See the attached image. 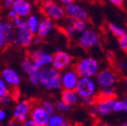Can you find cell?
<instances>
[{
    "label": "cell",
    "mask_w": 127,
    "mask_h": 126,
    "mask_svg": "<svg viewBox=\"0 0 127 126\" xmlns=\"http://www.w3.org/2000/svg\"><path fill=\"white\" fill-rule=\"evenodd\" d=\"M40 85L50 91H58L62 87L61 72L49 66L41 70L40 72Z\"/></svg>",
    "instance_id": "1"
},
{
    "label": "cell",
    "mask_w": 127,
    "mask_h": 126,
    "mask_svg": "<svg viewBox=\"0 0 127 126\" xmlns=\"http://www.w3.org/2000/svg\"><path fill=\"white\" fill-rule=\"evenodd\" d=\"M75 70L80 78L93 79L99 72V63L94 57H84L76 63Z\"/></svg>",
    "instance_id": "2"
},
{
    "label": "cell",
    "mask_w": 127,
    "mask_h": 126,
    "mask_svg": "<svg viewBox=\"0 0 127 126\" xmlns=\"http://www.w3.org/2000/svg\"><path fill=\"white\" fill-rule=\"evenodd\" d=\"M34 34L28 28L27 20L22 19L21 24L20 25V27L16 28L15 41H14L13 44L17 46L28 47L34 42Z\"/></svg>",
    "instance_id": "3"
},
{
    "label": "cell",
    "mask_w": 127,
    "mask_h": 126,
    "mask_svg": "<svg viewBox=\"0 0 127 126\" xmlns=\"http://www.w3.org/2000/svg\"><path fill=\"white\" fill-rule=\"evenodd\" d=\"M42 13L45 18L52 21H59L65 16L64 7L53 1H44L42 3Z\"/></svg>",
    "instance_id": "4"
},
{
    "label": "cell",
    "mask_w": 127,
    "mask_h": 126,
    "mask_svg": "<svg viewBox=\"0 0 127 126\" xmlns=\"http://www.w3.org/2000/svg\"><path fill=\"white\" fill-rule=\"evenodd\" d=\"M75 91L79 98H94L97 93V84L94 79L80 78Z\"/></svg>",
    "instance_id": "5"
},
{
    "label": "cell",
    "mask_w": 127,
    "mask_h": 126,
    "mask_svg": "<svg viewBox=\"0 0 127 126\" xmlns=\"http://www.w3.org/2000/svg\"><path fill=\"white\" fill-rule=\"evenodd\" d=\"M29 58L32 60L34 66L42 70L51 65L53 56L43 49H37L30 53Z\"/></svg>",
    "instance_id": "6"
},
{
    "label": "cell",
    "mask_w": 127,
    "mask_h": 126,
    "mask_svg": "<svg viewBox=\"0 0 127 126\" xmlns=\"http://www.w3.org/2000/svg\"><path fill=\"white\" fill-rule=\"evenodd\" d=\"M79 75L75 69L70 68L61 72V84L64 90L75 91L79 81Z\"/></svg>",
    "instance_id": "7"
},
{
    "label": "cell",
    "mask_w": 127,
    "mask_h": 126,
    "mask_svg": "<svg viewBox=\"0 0 127 126\" xmlns=\"http://www.w3.org/2000/svg\"><path fill=\"white\" fill-rule=\"evenodd\" d=\"M79 46L85 49H90L99 44V37L97 33L92 29H87L79 35L78 39Z\"/></svg>",
    "instance_id": "8"
},
{
    "label": "cell",
    "mask_w": 127,
    "mask_h": 126,
    "mask_svg": "<svg viewBox=\"0 0 127 126\" xmlns=\"http://www.w3.org/2000/svg\"><path fill=\"white\" fill-rule=\"evenodd\" d=\"M71 63V57L69 53L63 50L56 52L53 55L51 66L54 69L58 70L61 72V71H64L68 68Z\"/></svg>",
    "instance_id": "9"
},
{
    "label": "cell",
    "mask_w": 127,
    "mask_h": 126,
    "mask_svg": "<svg viewBox=\"0 0 127 126\" xmlns=\"http://www.w3.org/2000/svg\"><path fill=\"white\" fill-rule=\"evenodd\" d=\"M64 7L65 15L73 20H84L87 21L88 19V14L83 7L78 4L77 3L72 2Z\"/></svg>",
    "instance_id": "10"
},
{
    "label": "cell",
    "mask_w": 127,
    "mask_h": 126,
    "mask_svg": "<svg viewBox=\"0 0 127 126\" xmlns=\"http://www.w3.org/2000/svg\"><path fill=\"white\" fill-rule=\"evenodd\" d=\"M32 109L31 103L28 100H20L13 110V120L18 123H24L28 119Z\"/></svg>",
    "instance_id": "11"
},
{
    "label": "cell",
    "mask_w": 127,
    "mask_h": 126,
    "mask_svg": "<svg viewBox=\"0 0 127 126\" xmlns=\"http://www.w3.org/2000/svg\"><path fill=\"white\" fill-rule=\"evenodd\" d=\"M95 82L100 87H101V89L113 87L117 82V76L113 71L109 70H103L99 71L95 76Z\"/></svg>",
    "instance_id": "12"
},
{
    "label": "cell",
    "mask_w": 127,
    "mask_h": 126,
    "mask_svg": "<svg viewBox=\"0 0 127 126\" xmlns=\"http://www.w3.org/2000/svg\"><path fill=\"white\" fill-rule=\"evenodd\" d=\"M30 117L39 126H47L50 116L42 107V105H35L32 107Z\"/></svg>",
    "instance_id": "13"
},
{
    "label": "cell",
    "mask_w": 127,
    "mask_h": 126,
    "mask_svg": "<svg viewBox=\"0 0 127 126\" xmlns=\"http://www.w3.org/2000/svg\"><path fill=\"white\" fill-rule=\"evenodd\" d=\"M12 9L15 11L18 17L20 19L29 17V14L32 11V5L28 1L26 0H14Z\"/></svg>",
    "instance_id": "14"
},
{
    "label": "cell",
    "mask_w": 127,
    "mask_h": 126,
    "mask_svg": "<svg viewBox=\"0 0 127 126\" xmlns=\"http://www.w3.org/2000/svg\"><path fill=\"white\" fill-rule=\"evenodd\" d=\"M1 78L9 87H17L20 83V76L12 68H5L1 72Z\"/></svg>",
    "instance_id": "15"
},
{
    "label": "cell",
    "mask_w": 127,
    "mask_h": 126,
    "mask_svg": "<svg viewBox=\"0 0 127 126\" xmlns=\"http://www.w3.org/2000/svg\"><path fill=\"white\" fill-rule=\"evenodd\" d=\"M115 102V99H98V100L95 101V105L97 107L98 113L100 116H105L109 115L113 111V105Z\"/></svg>",
    "instance_id": "16"
},
{
    "label": "cell",
    "mask_w": 127,
    "mask_h": 126,
    "mask_svg": "<svg viewBox=\"0 0 127 126\" xmlns=\"http://www.w3.org/2000/svg\"><path fill=\"white\" fill-rule=\"evenodd\" d=\"M1 33L5 40L6 45H11L14 43L15 41V34H16V29L13 24L11 21L4 22L3 24V28L1 29Z\"/></svg>",
    "instance_id": "17"
},
{
    "label": "cell",
    "mask_w": 127,
    "mask_h": 126,
    "mask_svg": "<svg viewBox=\"0 0 127 126\" xmlns=\"http://www.w3.org/2000/svg\"><path fill=\"white\" fill-rule=\"evenodd\" d=\"M53 21L47 18H43L41 20L39 24V28H38L36 35L39 36L40 38H45L47 37L53 29Z\"/></svg>",
    "instance_id": "18"
},
{
    "label": "cell",
    "mask_w": 127,
    "mask_h": 126,
    "mask_svg": "<svg viewBox=\"0 0 127 126\" xmlns=\"http://www.w3.org/2000/svg\"><path fill=\"white\" fill-rule=\"evenodd\" d=\"M61 100L66 103L69 107L75 106L79 101H80V98L76 93V91L64 90L61 94Z\"/></svg>",
    "instance_id": "19"
},
{
    "label": "cell",
    "mask_w": 127,
    "mask_h": 126,
    "mask_svg": "<svg viewBox=\"0 0 127 126\" xmlns=\"http://www.w3.org/2000/svg\"><path fill=\"white\" fill-rule=\"evenodd\" d=\"M40 72H41V69L33 64V67L27 73L30 82L34 86L40 85Z\"/></svg>",
    "instance_id": "20"
},
{
    "label": "cell",
    "mask_w": 127,
    "mask_h": 126,
    "mask_svg": "<svg viewBox=\"0 0 127 126\" xmlns=\"http://www.w3.org/2000/svg\"><path fill=\"white\" fill-rule=\"evenodd\" d=\"M27 21H28L29 30L34 33V34H36L38 28H39L40 21H41V20H39V18H38L36 15H30L29 17H28V19H27Z\"/></svg>",
    "instance_id": "21"
},
{
    "label": "cell",
    "mask_w": 127,
    "mask_h": 126,
    "mask_svg": "<svg viewBox=\"0 0 127 126\" xmlns=\"http://www.w3.org/2000/svg\"><path fill=\"white\" fill-rule=\"evenodd\" d=\"M65 123V117L63 115L54 114L50 116L47 126H61Z\"/></svg>",
    "instance_id": "22"
},
{
    "label": "cell",
    "mask_w": 127,
    "mask_h": 126,
    "mask_svg": "<svg viewBox=\"0 0 127 126\" xmlns=\"http://www.w3.org/2000/svg\"><path fill=\"white\" fill-rule=\"evenodd\" d=\"M108 28H109V30L110 31V33H112L113 35H115L116 37L118 38V39L121 38L122 36H124L125 33H126L125 30L123 28H121V27H119L118 25H116V24H114V23H109Z\"/></svg>",
    "instance_id": "23"
},
{
    "label": "cell",
    "mask_w": 127,
    "mask_h": 126,
    "mask_svg": "<svg viewBox=\"0 0 127 126\" xmlns=\"http://www.w3.org/2000/svg\"><path fill=\"white\" fill-rule=\"evenodd\" d=\"M113 111L117 113L127 112V100L125 99L115 100L113 105Z\"/></svg>",
    "instance_id": "24"
},
{
    "label": "cell",
    "mask_w": 127,
    "mask_h": 126,
    "mask_svg": "<svg viewBox=\"0 0 127 126\" xmlns=\"http://www.w3.org/2000/svg\"><path fill=\"white\" fill-rule=\"evenodd\" d=\"M116 96V91L114 87H107L102 88L99 94V99H114Z\"/></svg>",
    "instance_id": "25"
},
{
    "label": "cell",
    "mask_w": 127,
    "mask_h": 126,
    "mask_svg": "<svg viewBox=\"0 0 127 126\" xmlns=\"http://www.w3.org/2000/svg\"><path fill=\"white\" fill-rule=\"evenodd\" d=\"M72 26H73L76 33H80V34L87 30V24L84 20H73Z\"/></svg>",
    "instance_id": "26"
},
{
    "label": "cell",
    "mask_w": 127,
    "mask_h": 126,
    "mask_svg": "<svg viewBox=\"0 0 127 126\" xmlns=\"http://www.w3.org/2000/svg\"><path fill=\"white\" fill-rule=\"evenodd\" d=\"M55 108L58 112L60 113H65V112H68L70 110V108L71 107L68 106L66 103H64L62 100H58V101H56L55 102Z\"/></svg>",
    "instance_id": "27"
},
{
    "label": "cell",
    "mask_w": 127,
    "mask_h": 126,
    "mask_svg": "<svg viewBox=\"0 0 127 126\" xmlns=\"http://www.w3.org/2000/svg\"><path fill=\"white\" fill-rule=\"evenodd\" d=\"M42 107L45 109L46 111L48 112V114L50 115V116H52L54 115V112H55V105L53 103H51L50 101L49 100H44L42 102Z\"/></svg>",
    "instance_id": "28"
},
{
    "label": "cell",
    "mask_w": 127,
    "mask_h": 126,
    "mask_svg": "<svg viewBox=\"0 0 127 126\" xmlns=\"http://www.w3.org/2000/svg\"><path fill=\"white\" fill-rule=\"evenodd\" d=\"M8 87L9 86L4 82V80L0 76V99L2 98V97L5 96V95L9 94V88H8Z\"/></svg>",
    "instance_id": "29"
},
{
    "label": "cell",
    "mask_w": 127,
    "mask_h": 126,
    "mask_svg": "<svg viewBox=\"0 0 127 126\" xmlns=\"http://www.w3.org/2000/svg\"><path fill=\"white\" fill-rule=\"evenodd\" d=\"M33 64H34V63H33V62H32V60L30 59L29 57H27V58H25V59L23 60V62H22V63H21L22 71H23L24 72L28 73V71L31 69L32 67H33Z\"/></svg>",
    "instance_id": "30"
},
{
    "label": "cell",
    "mask_w": 127,
    "mask_h": 126,
    "mask_svg": "<svg viewBox=\"0 0 127 126\" xmlns=\"http://www.w3.org/2000/svg\"><path fill=\"white\" fill-rule=\"evenodd\" d=\"M64 33H65V34L68 36V37L71 38L73 37L74 34H75V29H74L73 26H72V24H70V25H65L64 26Z\"/></svg>",
    "instance_id": "31"
},
{
    "label": "cell",
    "mask_w": 127,
    "mask_h": 126,
    "mask_svg": "<svg viewBox=\"0 0 127 126\" xmlns=\"http://www.w3.org/2000/svg\"><path fill=\"white\" fill-rule=\"evenodd\" d=\"M119 47L122 50L127 51V33H125V35L122 36L121 38H119Z\"/></svg>",
    "instance_id": "32"
},
{
    "label": "cell",
    "mask_w": 127,
    "mask_h": 126,
    "mask_svg": "<svg viewBox=\"0 0 127 126\" xmlns=\"http://www.w3.org/2000/svg\"><path fill=\"white\" fill-rule=\"evenodd\" d=\"M80 101L83 105L87 107H91L95 103L94 98H80Z\"/></svg>",
    "instance_id": "33"
},
{
    "label": "cell",
    "mask_w": 127,
    "mask_h": 126,
    "mask_svg": "<svg viewBox=\"0 0 127 126\" xmlns=\"http://www.w3.org/2000/svg\"><path fill=\"white\" fill-rule=\"evenodd\" d=\"M7 17H8V19H10L12 21V20H14L15 19L18 18V15H17V13L15 12V11H13L12 9H10L7 12ZM19 18H20V17H19Z\"/></svg>",
    "instance_id": "34"
},
{
    "label": "cell",
    "mask_w": 127,
    "mask_h": 126,
    "mask_svg": "<svg viewBox=\"0 0 127 126\" xmlns=\"http://www.w3.org/2000/svg\"><path fill=\"white\" fill-rule=\"evenodd\" d=\"M89 111H90V115H91L92 116H94V117H95V116H97L98 115H99V113H98L97 107H96L95 103L94 105H92L91 107H90Z\"/></svg>",
    "instance_id": "35"
},
{
    "label": "cell",
    "mask_w": 127,
    "mask_h": 126,
    "mask_svg": "<svg viewBox=\"0 0 127 126\" xmlns=\"http://www.w3.org/2000/svg\"><path fill=\"white\" fill-rule=\"evenodd\" d=\"M11 98L12 99V100H17L19 98H20V92L18 90V89H13V91H12V93H11Z\"/></svg>",
    "instance_id": "36"
},
{
    "label": "cell",
    "mask_w": 127,
    "mask_h": 126,
    "mask_svg": "<svg viewBox=\"0 0 127 126\" xmlns=\"http://www.w3.org/2000/svg\"><path fill=\"white\" fill-rule=\"evenodd\" d=\"M11 100H12V98H11L10 95L9 94L5 95V96L2 97V98L0 99V104L1 105H7L8 103L11 101Z\"/></svg>",
    "instance_id": "37"
},
{
    "label": "cell",
    "mask_w": 127,
    "mask_h": 126,
    "mask_svg": "<svg viewBox=\"0 0 127 126\" xmlns=\"http://www.w3.org/2000/svg\"><path fill=\"white\" fill-rule=\"evenodd\" d=\"M21 126H39L36 123H34L31 118H28V120H26L24 123H22Z\"/></svg>",
    "instance_id": "38"
},
{
    "label": "cell",
    "mask_w": 127,
    "mask_h": 126,
    "mask_svg": "<svg viewBox=\"0 0 127 126\" xmlns=\"http://www.w3.org/2000/svg\"><path fill=\"white\" fill-rule=\"evenodd\" d=\"M13 2H14L13 0H4V2H3V5L6 8H11L12 9Z\"/></svg>",
    "instance_id": "39"
},
{
    "label": "cell",
    "mask_w": 127,
    "mask_h": 126,
    "mask_svg": "<svg viewBox=\"0 0 127 126\" xmlns=\"http://www.w3.org/2000/svg\"><path fill=\"white\" fill-rule=\"evenodd\" d=\"M5 45H6V43H5L4 37V35H3V33L0 32V49H2Z\"/></svg>",
    "instance_id": "40"
},
{
    "label": "cell",
    "mask_w": 127,
    "mask_h": 126,
    "mask_svg": "<svg viewBox=\"0 0 127 126\" xmlns=\"http://www.w3.org/2000/svg\"><path fill=\"white\" fill-rule=\"evenodd\" d=\"M21 21H22V19H20V18H19V17H18L17 19H15L14 20H12V23L13 24V26L17 28L18 27H20V25L21 24Z\"/></svg>",
    "instance_id": "41"
},
{
    "label": "cell",
    "mask_w": 127,
    "mask_h": 126,
    "mask_svg": "<svg viewBox=\"0 0 127 126\" xmlns=\"http://www.w3.org/2000/svg\"><path fill=\"white\" fill-rule=\"evenodd\" d=\"M109 3H111L116 6H122V4H124V1L123 0H110Z\"/></svg>",
    "instance_id": "42"
},
{
    "label": "cell",
    "mask_w": 127,
    "mask_h": 126,
    "mask_svg": "<svg viewBox=\"0 0 127 126\" xmlns=\"http://www.w3.org/2000/svg\"><path fill=\"white\" fill-rule=\"evenodd\" d=\"M6 116H7V115H6L5 111L4 109H0V122H3V121L5 120Z\"/></svg>",
    "instance_id": "43"
},
{
    "label": "cell",
    "mask_w": 127,
    "mask_h": 126,
    "mask_svg": "<svg viewBox=\"0 0 127 126\" xmlns=\"http://www.w3.org/2000/svg\"><path fill=\"white\" fill-rule=\"evenodd\" d=\"M118 67L120 70H126L127 69V63L125 62L122 61L118 63Z\"/></svg>",
    "instance_id": "44"
},
{
    "label": "cell",
    "mask_w": 127,
    "mask_h": 126,
    "mask_svg": "<svg viewBox=\"0 0 127 126\" xmlns=\"http://www.w3.org/2000/svg\"><path fill=\"white\" fill-rule=\"evenodd\" d=\"M6 126H20V123L16 122L15 120H12L8 123V124H6Z\"/></svg>",
    "instance_id": "45"
},
{
    "label": "cell",
    "mask_w": 127,
    "mask_h": 126,
    "mask_svg": "<svg viewBox=\"0 0 127 126\" xmlns=\"http://www.w3.org/2000/svg\"><path fill=\"white\" fill-rule=\"evenodd\" d=\"M72 2H73V1H71V0H62V1H60V3H61V4H63V5H64V6L71 4Z\"/></svg>",
    "instance_id": "46"
},
{
    "label": "cell",
    "mask_w": 127,
    "mask_h": 126,
    "mask_svg": "<svg viewBox=\"0 0 127 126\" xmlns=\"http://www.w3.org/2000/svg\"><path fill=\"white\" fill-rule=\"evenodd\" d=\"M41 41H42V38H40L39 36H34V42L33 43H34V44H39V43H41Z\"/></svg>",
    "instance_id": "47"
},
{
    "label": "cell",
    "mask_w": 127,
    "mask_h": 126,
    "mask_svg": "<svg viewBox=\"0 0 127 126\" xmlns=\"http://www.w3.org/2000/svg\"><path fill=\"white\" fill-rule=\"evenodd\" d=\"M107 57L109 60H112L114 58V54L112 51H108L107 52Z\"/></svg>",
    "instance_id": "48"
},
{
    "label": "cell",
    "mask_w": 127,
    "mask_h": 126,
    "mask_svg": "<svg viewBox=\"0 0 127 126\" xmlns=\"http://www.w3.org/2000/svg\"><path fill=\"white\" fill-rule=\"evenodd\" d=\"M3 24H4V22L0 20V32H1V29H2V28H3Z\"/></svg>",
    "instance_id": "49"
},
{
    "label": "cell",
    "mask_w": 127,
    "mask_h": 126,
    "mask_svg": "<svg viewBox=\"0 0 127 126\" xmlns=\"http://www.w3.org/2000/svg\"><path fill=\"white\" fill-rule=\"evenodd\" d=\"M98 126H110V125L108 124H98Z\"/></svg>",
    "instance_id": "50"
},
{
    "label": "cell",
    "mask_w": 127,
    "mask_h": 126,
    "mask_svg": "<svg viewBox=\"0 0 127 126\" xmlns=\"http://www.w3.org/2000/svg\"><path fill=\"white\" fill-rule=\"evenodd\" d=\"M61 126H71V125H70L69 124H67V123H64V124H62Z\"/></svg>",
    "instance_id": "51"
},
{
    "label": "cell",
    "mask_w": 127,
    "mask_h": 126,
    "mask_svg": "<svg viewBox=\"0 0 127 126\" xmlns=\"http://www.w3.org/2000/svg\"><path fill=\"white\" fill-rule=\"evenodd\" d=\"M120 126H127V122H125V123H124V124H122Z\"/></svg>",
    "instance_id": "52"
},
{
    "label": "cell",
    "mask_w": 127,
    "mask_h": 126,
    "mask_svg": "<svg viewBox=\"0 0 127 126\" xmlns=\"http://www.w3.org/2000/svg\"><path fill=\"white\" fill-rule=\"evenodd\" d=\"M125 87H127V79H125Z\"/></svg>",
    "instance_id": "53"
},
{
    "label": "cell",
    "mask_w": 127,
    "mask_h": 126,
    "mask_svg": "<svg viewBox=\"0 0 127 126\" xmlns=\"http://www.w3.org/2000/svg\"><path fill=\"white\" fill-rule=\"evenodd\" d=\"M0 16H1V9H0Z\"/></svg>",
    "instance_id": "54"
},
{
    "label": "cell",
    "mask_w": 127,
    "mask_h": 126,
    "mask_svg": "<svg viewBox=\"0 0 127 126\" xmlns=\"http://www.w3.org/2000/svg\"><path fill=\"white\" fill-rule=\"evenodd\" d=\"M0 126H1V124H0Z\"/></svg>",
    "instance_id": "55"
}]
</instances>
